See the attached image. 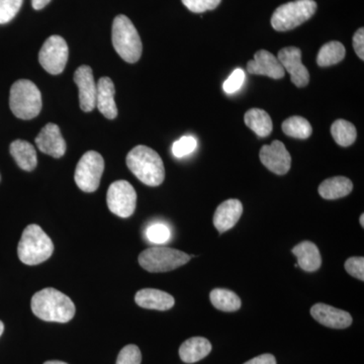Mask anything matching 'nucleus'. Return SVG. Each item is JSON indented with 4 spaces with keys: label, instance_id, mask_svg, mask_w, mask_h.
Returning <instances> with one entry per match:
<instances>
[{
    "label": "nucleus",
    "instance_id": "bb28decb",
    "mask_svg": "<svg viewBox=\"0 0 364 364\" xmlns=\"http://www.w3.org/2000/svg\"><path fill=\"white\" fill-rule=\"evenodd\" d=\"M331 134L335 142L342 147H348L355 142L358 132L350 122L337 119L331 127Z\"/></svg>",
    "mask_w": 364,
    "mask_h": 364
},
{
    "label": "nucleus",
    "instance_id": "c756f323",
    "mask_svg": "<svg viewBox=\"0 0 364 364\" xmlns=\"http://www.w3.org/2000/svg\"><path fill=\"white\" fill-rule=\"evenodd\" d=\"M198 147V141L193 136H184L172 145V153L177 158L188 156Z\"/></svg>",
    "mask_w": 364,
    "mask_h": 364
},
{
    "label": "nucleus",
    "instance_id": "a878e982",
    "mask_svg": "<svg viewBox=\"0 0 364 364\" xmlns=\"http://www.w3.org/2000/svg\"><path fill=\"white\" fill-rule=\"evenodd\" d=\"M346 50L342 43L337 41L327 43L321 48L317 57V63L320 67H328L338 64L345 58Z\"/></svg>",
    "mask_w": 364,
    "mask_h": 364
},
{
    "label": "nucleus",
    "instance_id": "dca6fc26",
    "mask_svg": "<svg viewBox=\"0 0 364 364\" xmlns=\"http://www.w3.org/2000/svg\"><path fill=\"white\" fill-rule=\"evenodd\" d=\"M311 315L317 322L332 329H346L352 324V316L346 311L339 310L325 304H316L311 308Z\"/></svg>",
    "mask_w": 364,
    "mask_h": 364
},
{
    "label": "nucleus",
    "instance_id": "5701e85b",
    "mask_svg": "<svg viewBox=\"0 0 364 364\" xmlns=\"http://www.w3.org/2000/svg\"><path fill=\"white\" fill-rule=\"evenodd\" d=\"M353 183L344 176L331 177L326 179L318 186V193L325 200H337L351 193Z\"/></svg>",
    "mask_w": 364,
    "mask_h": 364
},
{
    "label": "nucleus",
    "instance_id": "f3484780",
    "mask_svg": "<svg viewBox=\"0 0 364 364\" xmlns=\"http://www.w3.org/2000/svg\"><path fill=\"white\" fill-rule=\"evenodd\" d=\"M243 214V205L240 200H228L222 203L215 210L214 225L215 229L223 234L229 231L239 222Z\"/></svg>",
    "mask_w": 364,
    "mask_h": 364
},
{
    "label": "nucleus",
    "instance_id": "f03ea898",
    "mask_svg": "<svg viewBox=\"0 0 364 364\" xmlns=\"http://www.w3.org/2000/svg\"><path fill=\"white\" fill-rule=\"evenodd\" d=\"M132 173L148 186H158L164 181L165 168L159 154L147 146L139 145L127 156Z\"/></svg>",
    "mask_w": 364,
    "mask_h": 364
},
{
    "label": "nucleus",
    "instance_id": "ea45409f",
    "mask_svg": "<svg viewBox=\"0 0 364 364\" xmlns=\"http://www.w3.org/2000/svg\"><path fill=\"white\" fill-rule=\"evenodd\" d=\"M4 323L0 321V337H1V335L4 334Z\"/></svg>",
    "mask_w": 364,
    "mask_h": 364
},
{
    "label": "nucleus",
    "instance_id": "c9c22d12",
    "mask_svg": "<svg viewBox=\"0 0 364 364\" xmlns=\"http://www.w3.org/2000/svg\"><path fill=\"white\" fill-rule=\"evenodd\" d=\"M353 48L358 56L364 60V28H360L356 31L353 36Z\"/></svg>",
    "mask_w": 364,
    "mask_h": 364
},
{
    "label": "nucleus",
    "instance_id": "f704fd0d",
    "mask_svg": "<svg viewBox=\"0 0 364 364\" xmlns=\"http://www.w3.org/2000/svg\"><path fill=\"white\" fill-rule=\"evenodd\" d=\"M345 269L351 275L361 282L364 280V258L351 257L345 262Z\"/></svg>",
    "mask_w": 364,
    "mask_h": 364
},
{
    "label": "nucleus",
    "instance_id": "f8f14e48",
    "mask_svg": "<svg viewBox=\"0 0 364 364\" xmlns=\"http://www.w3.org/2000/svg\"><path fill=\"white\" fill-rule=\"evenodd\" d=\"M284 71L291 74V80L296 87H305L310 81V73L301 62V51L296 47L280 50L277 57Z\"/></svg>",
    "mask_w": 364,
    "mask_h": 364
},
{
    "label": "nucleus",
    "instance_id": "9b49d317",
    "mask_svg": "<svg viewBox=\"0 0 364 364\" xmlns=\"http://www.w3.org/2000/svg\"><path fill=\"white\" fill-rule=\"evenodd\" d=\"M259 157L261 163L269 171L277 176H284L291 166V157L286 146L279 140L273 141L270 145L261 148Z\"/></svg>",
    "mask_w": 364,
    "mask_h": 364
},
{
    "label": "nucleus",
    "instance_id": "aec40b11",
    "mask_svg": "<svg viewBox=\"0 0 364 364\" xmlns=\"http://www.w3.org/2000/svg\"><path fill=\"white\" fill-rule=\"evenodd\" d=\"M212 351V344L203 337H193L184 341L179 348V356L183 363L191 364L207 358Z\"/></svg>",
    "mask_w": 364,
    "mask_h": 364
},
{
    "label": "nucleus",
    "instance_id": "f257e3e1",
    "mask_svg": "<svg viewBox=\"0 0 364 364\" xmlns=\"http://www.w3.org/2000/svg\"><path fill=\"white\" fill-rule=\"evenodd\" d=\"M31 306L33 315L46 322L67 323L76 312L71 299L52 287L33 294Z\"/></svg>",
    "mask_w": 364,
    "mask_h": 364
},
{
    "label": "nucleus",
    "instance_id": "c85d7f7f",
    "mask_svg": "<svg viewBox=\"0 0 364 364\" xmlns=\"http://www.w3.org/2000/svg\"><path fill=\"white\" fill-rule=\"evenodd\" d=\"M23 0H0V25L13 21L20 11Z\"/></svg>",
    "mask_w": 364,
    "mask_h": 364
},
{
    "label": "nucleus",
    "instance_id": "7c9ffc66",
    "mask_svg": "<svg viewBox=\"0 0 364 364\" xmlns=\"http://www.w3.org/2000/svg\"><path fill=\"white\" fill-rule=\"evenodd\" d=\"M170 236H171V233H170L169 228L163 224L152 225L146 231V237L148 240L151 243L158 244V245L166 243L169 240Z\"/></svg>",
    "mask_w": 364,
    "mask_h": 364
},
{
    "label": "nucleus",
    "instance_id": "412c9836",
    "mask_svg": "<svg viewBox=\"0 0 364 364\" xmlns=\"http://www.w3.org/2000/svg\"><path fill=\"white\" fill-rule=\"evenodd\" d=\"M293 253L298 258V265L308 272L318 270L322 264V257L316 244L310 241H304L293 248Z\"/></svg>",
    "mask_w": 364,
    "mask_h": 364
},
{
    "label": "nucleus",
    "instance_id": "2f4dec72",
    "mask_svg": "<svg viewBox=\"0 0 364 364\" xmlns=\"http://www.w3.org/2000/svg\"><path fill=\"white\" fill-rule=\"evenodd\" d=\"M142 354L136 345L130 344L124 346L117 356L116 364H141Z\"/></svg>",
    "mask_w": 364,
    "mask_h": 364
},
{
    "label": "nucleus",
    "instance_id": "4c0bfd02",
    "mask_svg": "<svg viewBox=\"0 0 364 364\" xmlns=\"http://www.w3.org/2000/svg\"><path fill=\"white\" fill-rule=\"evenodd\" d=\"M50 1L51 0H32V4L36 11H40V9H43L46 6H48Z\"/></svg>",
    "mask_w": 364,
    "mask_h": 364
},
{
    "label": "nucleus",
    "instance_id": "1a4fd4ad",
    "mask_svg": "<svg viewBox=\"0 0 364 364\" xmlns=\"http://www.w3.org/2000/svg\"><path fill=\"white\" fill-rule=\"evenodd\" d=\"M68 45L60 36H51L48 38L41 48L39 61L41 66L48 73L58 75L65 69L68 61Z\"/></svg>",
    "mask_w": 364,
    "mask_h": 364
},
{
    "label": "nucleus",
    "instance_id": "a19ab883",
    "mask_svg": "<svg viewBox=\"0 0 364 364\" xmlns=\"http://www.w3.org/2000/svg\"><path fill=\"white\" fill-rule=\"evenodd\" d=\"M359 223H360L361 227L364 228V215L361 214L360 219H359Z\"/></svg>",
    "mask_w": 364,
    "mask_h": 364
},
{
    "label": "nucleus",
    "instance_id": "72a5a7b5",
    "mask_svg": "<svg viewBox=\"0 0 364 364\" xmlns=\"http://www.w3.org/2000/svg\"><path fill=\"white\" fill-rule=\"evenodd\" d=\"M245 77V72L242 70V69H236V70L229 76V78L225 81L224 85H223L225 92L232 95V93H235L236 91L240 90L242 85H244Z\"/></svg>",
    "mask_w": 364,
    "mask_h": 364
},
{
    "label": "nucleus",
    "instance_id": "4468645a",
    "mask_svg": "<svg viewBox=\"0 0 364 364\" xmlns=\"http://www.w3.org/2000/svg\"><path fill=\"white\" fill-rule=\"evenodd\" d=\"M41 152L54 158H61L66 152V142L57 124H47L36 138Z\"/></svg>",
    "mask_w": 364,
    "mask_h": 364
},
{
    "label": "nucleus",
    "instance_id": "ddd939ff",
    "mask_svg": "<svg viewBox=\"0 0 364 364\" xmlns=\"http://www.w3.org/2000/svg\"><path fill=\"white\" fill-rule=\"evenodd\" d=\"M74 81L78 86L79 102L83 112H90L95 109L97 85L93 77L92 69L90 66L79 67L74 74Z\"/></svg>",
    "mask_w": 364,
    "mask_h": 364
},
{
    "label": "nucleus",
    "instance_id": "9d476101",
    "mask_svg": "<svg viewBox=\"0 0 364 364\" xmlns=\"http://www.w3.org/2000/svg\"><path fill=\"white\" fill-rule=\"evenodd\" d=\"M107 207L117 217H131L136 210V193L130 182L117 181L111 184L107 193Z\"/></svg>",
    "mask_w": 364,
    "mask_h": 364
},
{
    "label": "nucleus",
    "instance_id": "cd10ccee",
    "mask_svg": "<svg viewBox=\"0 0 364 364\" xmlns=\"http://www.w3.org/2000/svg\"><path fill=\"white\" fill-rule=\"evenodd\" d=\"M282 131L286 135L296 139H308L313 133L312 126L305 117H289L282 123Z\"/></svg>",
    "mask_w": 364,
    "mask_h": 364
},
{
    "label": "nucleus",
    "instance_id": "20e7f679",
    "mask_svg": "<svg viewBox=\"0 0 364 364\" xmlns=\"http://www.w3.org/2000/svg\"><path fill=\"white\" fill-rule=\"evenodd\" d=\"M112 45L128 63H136L142 55L143 45L138 31L128 16L119 14L112 23Z\"/></svg>",
    "mask_w": 364,
    "mask_h": 364
},
{
    "label": "nucleus",
    "instance_id": "4be33fe9",
    "mask_svg": "<svg viewBox=\"0 0 364 364\" xmlns=\"http://www.w3.org/2000/svg\"><path fill=\"white\" fill-rule=\"evenodd\" d=\"M9 151L20 168L25 171H33L37 167V152L32 144L16 140L11 144Z\"/></svg>",
    "mask_w": 364,
    "mask_h": 364
},
{
    "label": "nucleus",
    "instance_id": "0eeeda50",
    "mask_svg": "<svg viewBox=\"0 0 364 364\" xmlns=\"http://www.w3.org/2000/svg\"><path fill=\"white\" fill-rule=\"evenodd\" d=\"M191 258L188 254L176 249L155 246L139 255V263L149 272H167L186 264Z\"/></svg>",
    "mask_w": 364,
    "mask_h": 364
},
{
    "label": "nucleus",
    "instance_id": "b1692460",
    "mask_svg": "<svg viewBox=\"0 0 364 364\" xmlns=\"http://www.w3.org/2000/svg\"><path fill=\"white\" fill-rule=\"evenodd\" d=\"M246 126L260 138H265L272 133V119L267 112L260 109H249L244 117Z\"/></svg>",
    "mask_w": 364,
    "mask_h": 364
},
{
    "label": "nucleus",
    "instance_id": "423d86ee",
    "mask_svg": "<svg viewBox=\"0 0 364 364\" xmlns=\"http://www.w3.org/2000/svg\"><path fill=\"white\" fill-rule=\"evenodd\" d=\"M317 2L314 0H296L287 2L275 9L272 26L277 32H287L310 20L317 11Z\"/></svg>",
    "mask_w": 364,
    "mask_h": 364
},
{
    "label": "nucleus",
    "instance_id": "e433bc0d",
    "mask_svg": "<svg viewBox=\"0 0 364 364\" xmlns=\"http://www.w3.org/2000/svg\"><path fill=\"white\" fill-rule=\"evenodd\" d=\"M244 364H277V359L272 354H262V355L256 356Z\"/></svg>",
    "mask_w": 364,
    "mask_h": 364
},
{
    "label": "nucleus",
    "instance_id": "58836bf2",
    "mask_svg": "<svg viewBox=\"0 0 364 364\" xmlns=\"http://www.w3.org/2000/svg\"><path fill=\"white\" fill-rule=\"evenodd\" d=\"M44 364H68V363H63V361L51 360V361H46V363Z\"/></svg>",
    "mask_w": 364,
    "mask_h": 364
},
{
    "label": "nucleus",
    "instance_id": "6ab92c4d",
    "mask_svg": "<svg viewBox=\"0 0 364 364\" xmlns=\"http://www.w3.org/2000/svg\"><path fill=\"white\" fill-rule=\"evenodd\" d=\"M97 102L95 105L98 111L102 112L107 119H114L117 116L116 102H114V82L109 77H102L97 83Z\"/></svg>",
    "mask_w": 364,
    "mask_h": 364
},
{
    "label": "nucleus",
    "instance_id": "2eb2a0df",
    "mask_svg": "<svg viewBox=\"0 0 364 364\" xmlns=\"http://www.w3.org/2000/svg\"><path fill=\"white\" fill-rule=\"evenodd\" d=\"M247 71L253 75L268 76L272 79H282L286 75L279 59L267 50H260L254 55V59L248 62Z\"/></svg>",
    "mask_w": 364,
    "mask_h": 364
},
{
    "label": "nucleus",
    "instance_id": "473e14b6",
    "mask_svg": "<svg viewBox=\"0 0 364 364\" xmlns=\"http://www.w3.org/2000/svg\"><path fill=\"white\" fill-rule=\"evenodd\" d=\"M181 1L184 6L193 13L203 14L217 9L222 0H181Z\"/></svg>",
    "mask_w": 364,
    "mask_h": 364
},
{
    "label": "nucleus",
    "instance_id": "a211bd4d",
    "mask_svg": "<svg viewBox=\"0 0 364 364\" xmlns=\"http://www.w3.org/2000/svg\"><path fill=\"white\" fill-rule=\"evenodd\" d=\"M135 301L141 308L157 311H168L176 304L171 294L155 289H141L136 294Z\"/></svg>",
    "mask_w": 364,
    "mask_h": 364
},
{
    "label": "nucleus",
    "instance_id": "393cba45",
    "mask_svg": "<svg viewBox=\"0 0 364 364\" xmlns=\"http://www.w3.org/2000/svg\"><path fill=\"white\" fill-rule=\"evenodd\" d=\"M210 299L213 306L223 312H236L241 308L240 298L229 289H213L210 294Z\"/></svg>",
    "mask_w": 364,
    "mask_h": 364
},
{
    "label": "nucleus",
    "instance_id": "6e6552de",
    "mask_svg": "<svg viewBox=\"0 0 364 364\" xmlns=\"http://www.w3.org/2000/svg\"><path fill=\"white\" fill-rule=\"evenodd\" d=\"M105 170V160L100 153L88 151L76 166L74 181L85 193H95L98 188Z\"/></svg>",
    "mask_w": 364,
    "mask_h": 364
},
{
    "label": "nucleus",
    "instance_id": "79ce46f5",
    "mask_svg": "<svg viewBox=\"0 0 364 364\" xmlns=\"http://www.w3.org/2000/svg\"><path fill=\"white\" fill-rule=\"evenodd\" d=\"M0 181H1V176H0Z\"/></svg>",
    "mask_w": 364,
    "mask_h": 364
},
{
    "label": "nucleus",
    "instance_id": "7ed1b4c3",
    "mask_svg": "<svg viewBox=\"0 0 364 364\" xmlns=\"http://www.w3.org/2000/svg\"><path fill=\"white\" fill-rule=\"evenodd\" d=\"M54 245L51 238L38 225H28L23 230L18 246V255L26 265H38L51 257Z\"/></svg>",
    "mask_w": 364,
    "mask_h": 364
},
{
    "label": "nucleus",
    "instance_id": "39448f33",
    "mask_svg": "<svg viewBox=\"0 0 364 364\" xmlns=\"http://www.w3.org/2000/svg\"><path fill=\"white\" fill-rule=\"evenodd\" d=\"M9 107L18 119H35L42 109V95L39 88L28 79L16 81L9 93Z\"/></svg>",
    "mask_w": 364,
    "mask_h": 364
}]
</instances>
